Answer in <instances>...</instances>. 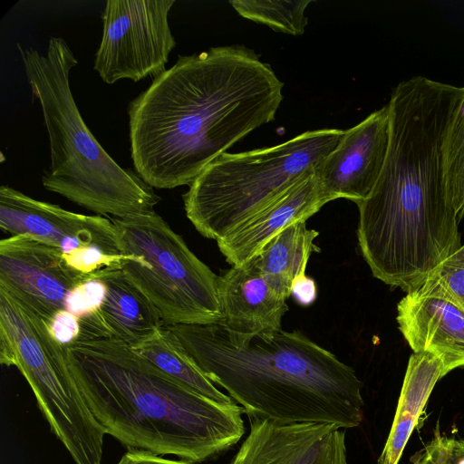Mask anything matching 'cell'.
Returning a JSON list of instances; mask_svg holds the SVG:
<instances>
[{
	"instance_id": "obj_1",
	"label": "cell",
	"mask_w": 464,
	"mask_h": 464,
	"mask_svg": "<svg viewBox=\"0 0 464 464\" xmlns=\"http://www.w3.org/2000/svg\"><path fill=\"white\" fill-rule=\"evenodd\" d=\"M284 83L239 44L179 56L129 104L136 173L155 188L190 185L215 159L274 121Z\"/></svg>"
},
{
	"instance_id": "obj_2",
	"label": "cell",
	"mask_w": 464,
	"mask_h": 464,
	"mask_svg": "<svg viewBox=\"0 0 464 464\" xmlns=\"http://www.w3.org/2000/svg\"><path fill=\"white\" fill-rule=\"evenodd\" d=\"M166 326L248 420L342 429L362 420L355 371L299 331L243 334L220 322Z\"/></svg>"
},
{
	"instance_id": "obj_3",
	"label": "cell",
	"mask_w": 464,
	"mask_h": 464,
	"mask_svg": "<svg viewBox=\"0 0 464 464\" xmlns=\"http://www.w3.org/2000/svg\"><path fill=\"white\" fill-rule=\"evenodd\" d=\"M80 392L95 420L128 449L199 463L245 434L243 409L193 391L111 339L79 338L67 347Z\"/></svg>"
},
{
	"instance_id": "obj_4",
	"label": "cell",
	"mask_w": 464,
	"mask_h": 464,
	"mask_svg": "<svg viewBox=\"0 0 464 464\" xmlns=\"http://www.w3.org/2000/svg\"><path fill=\"white\" fill-rule=\"evenodd\" d=\"M17 47L48 133L51 165L42 177L44 188L99 216L153 212L160 198L137 173L117 164L82 120L69 80L78 62L67 43L53 36L44 53Z\"/></svg>"
},
{
	"instance_id": "obj_5",
	"label": "cell",
	"mask_w": 464,
	"mask_h": 464,
	"mask_svg": "<svg viewBox=\"0 0 464 464\" xmlns=\"http://www.w3.org/2000/svg\"><path fill=\"white\" fill-rule=\"evenodd\" d=\"M343 133L309 130L272 147L221 154L183 195L187 218L203 237H226L314 169Z\"/></svg>"
},
{
	"instance_id": "obj_6",
	"label": "cell",
	"mask_w": 464,
	"mask_h": 464,
	"mask_svg": "<svg viewBox=\"0 0 464 464\" xmlns=\"http://www.w3.org/2000/svg\"><path fill=\"white\" fill-rule=\"evenodd\" d=\"M0 362L24 377L51 430L75 464H101L105 432L73 376L67 347L46 324L0 288Z\"/></svg>"
},
{
	"instance_id": "obj_7",
	"label": "cell",
	"mask_w": 464,
	"mask_h": 464,
	"mask_svg": "<svg viewBox=\"0 0 464 464\" xmlns=\"http://www.w3.org/2000/svg\"><path fill=\"white\" fill-rule=\"evenodd\" d=\"M121 270L150 299L165 325L219 322L218 276L155 211L112 219Z\"/></svg>"
},
{
	"instance_id": "obj_8",
	"label": "cell",
	"mask_w": 464,
	"mask_h": 464,
	"mask_svg": "<svg viewBox=\"0 0 464 464\" xmlns=\"http://www.w3.org/2000/svg\"><path fill=\"white\" fill-rule=\"evenodd\" d=\"M173 0H109L94 70L103 82H138L166 71L176 41L169 24Z\"/></svg>"
},
{
	"instance_id": "obj_9",
	"label": "cell",
	"mask_w": 464,
	"mask_h": 464,
	"mask_svg": "<svg viewBox=\"0 0 464 464\" xmlns=\"http://www.w3.org/2000/svg\"><path fill=\"white\" fill-rule=\"evenodd\" d=\"M0 228L10 236L30 237L59 249L67 264L84 275L103 267L108 255H121L112 220L71 212L4 185Z\"/></svg>"
},
{
	"instance_id": "obj_10",
	"label": "cell",
	"mask_w": 464,
	"mask_h": 464,
	"mask_svg": "<svg viewBox=\"0 0 464 464\" xmlns=\"http://www.w3.org/2000/svg\"><path fill=\"white\" fill-rule=\"evenodd\" d=\"M91 275L71 267L62 252L25 236L0 241V288L46 324L64 309L70 291Z\"/></svg>"
},
{
	"instance_id": "obj_11",
	"label": "cell",
	"mask_w": 464,
	"mask_h": 464,
	"mask_svg": "<svg viewBox=\"0 0 464 464\" xmlns=\"http://www.w3.org/2000/svg\"><path fill=\"white\" fill-rule=\"evenodd\" d=\"M390 133L388 104L344 130L336 147L315 168L328 202L346 198L358 204L369 197L385 163Z\"/></svg>"
},
{
	"instance_id": "obj_12",
	"label": "cell",
	"mask_w": 464,
	"mask_h": 464,
	"mask_svg": "<svg viewBox=\"0 0 464 464\" xmlns=\"http://www.w3.org/2000/svg\"><path fill=\"white\" fill-rule=\"evenodd\" d=\"M250 431L227 464H348L344 429L249 420Z\"/></svg>"
},
{
	"instance_id": "obj_13",
	"label": "cell",
	"mask_w": 464,
	"mask_h": 464,
	"mask_svg": "<svg viewBox=\"0 0 464 464\" xmlns=\"http://www.w3.org/2000/svg\"><path fill=\"white\" fill-rule=\"evenodd\" d=\"M218 295L219 322L231 332L255 334L282 329L291 293L251 258L218 276Z\"/></svg>"
},
{
	"instance_id": "obj_14",
	"label": "cell",
	"mask_w": 464,
	"mask_h": 464,
	"mask_svg": "<svg viewBox=\"0 0 464 464\" xmlns=\"http://www.w3.org/2000/svg\"><path fill=\"white\" fill-rule=\"evenodd\" d=\"M396 320L413 353L438 357L445 375L464 367V310L456 303L419 287L398 303Z\"/></svg>"
},
{
	"instance_id": "obj_15",
	"label": "cell",
	"mask_w": 464,
	"mask_h": 464,
	"mask_svg": "<svg viewBox=\"0 0 464 464\" xmlns=\"http://www.w3.org/2000/svg\"><path fill=\"white\" fill-rule=\"evenodd\" d=\"M326 203L314 169L228 236L217 241L218 249L231 266H241L285 227L305 222Z\"/></svg>"
},
{
	"instance_id": "obj_16",
	"label": "cell",
	"mask_w": 464,
	"mask_h": 464,
	"mask_svg": "<svg viewBox=\"0 0 464 464\" xmlns=\"http://www.w3.org/2000/svg\"><path fill=\"white\" fill-rule=\"evenodd\" d=\"M95 274L106 285V296L95 313L80 319V338L117 340L132 347L165 325L155 305L121 267Z\"/></svg>"
},
{
	"instance_id": "obj_17",
	"label": "cell",
	"mask_w": 464,
	"mask_h": 464,
	"mask_svg": "<svg viewBox=\"0 0 464 464\" xmlns=\"http://www.w3.org/2000/svg\"><path fill=\"white\" fill-rule=\"evenodd\" d=\"M440 360L430 353H413L409 359L398 404L377 464H399L437 382L444 377Z\"/></svg>"
},
{
	"instance_id": "obj_18",
	"label": "cell",
	"mask_w": 464,
	"mask_h": 464,
	"mask_svg": "<svg viewBox=\"0 0 464 464\" xmlns=\"http://www.w3.org/2000/svg\"><path fill=\"white\" fill-rule=\"evenodd\" d=\"M131 349L165 373L203 396L221 403L234 402L206 376L166 325Z\"/></svg>"
},
{
	"instance_id": "obj_19",
	"label": "cell",
	"mask_w": 464,
	"mask_h": 464,
	"mask_svg": "<svg viewBox=\"0 0 464 464\" xmlns=\"http://www.w3.org/2000/svg\"><path fill=\"white\" fill-rule=\"evenodd\" d=\"M318 231L307 228L305 222H296L274 237L254 257L259 267L277 280L291 293L295 279L305 275Z\"/></svg>"
},
{
	"instance_id": "obj_20",
	"label": "cell",
	"mask_w": 464,
	"mask_h": 464,
	"mask_svg": "<svg viewBox=\"0 0 464 464\" xmlns=\"http://www.w3.org/2000/svg\"><path fill=\"white\" fill-rule=\"evenodd\" d=\"M310 0H234L229 4L241 16L263 24L276 32L303 34L308 24L304 11Z\"/></svg>"
},
{
	"instance_id": "obj_21",
	"label": "cell",
	"mask_w": 464,
	"mask_h": 464,
	"mask_svg": "<svg viewBox=\"0 0 464 464\" xmlns=\"http://www.w3.org/2000/svg\"><path fill=\"white\" fill-rule=\"evenodd\" d=\"M420 288L443 295L464 310V244L443 260Z\"/></svg>"
},
{
	"instance_id": "obj_22",
	"label": "cell",
	"mask_w": 464,
	"mask_h": 464,
	"mask_svg": "<svg viewBox=\"0 0 464 464\" xmlns=\"http://www.w3.org/2000/svg\"><path fill=\"white\" fill-rule=\"evenodd\" d=\"M107 287L92 274L75 285L65 299L64 309L80 319L95 313L102 304Z\"/></svg>"
},
{
	"instance_id": "obj_23",
	"label": "cell",
	"mask_w": 464,
	"mask_h": 464,
	"mask_svg": "<svg viewBox=\"0 0 464 464\" xmlns=\"http://www.w3.org/2000/svg\"><path fill=\"white\" fill-rule=\"evenodd\" d=\"M52 336L63 346L68 347L81 336L78 317L66 311H58L46 324Z\"/></svg>"
},
{
	"instance_id": "obj_24",
	"label": "cell",
	"mask_w": 464,
	"mask_h": 464,
	"mask_svg": "<svg viewBox=\"0 0 464 464\" xmlns=\"http://www.w3.org/2000/svg\"><path fill=\"white\" fill-rule=\"evenodd\" d=\"M450 438L439 431L423 449L411 456L410 464H449Z\"/></svg>"
},
{
	"instance_id": "obj_25",
	"label": "cell",
	"mask_w": 464,
	"mask_h": 464,
	"mask_svg": "<svg viewBox=\"0 0 464 464\" xmlns=\"http://www.w3.org/2000/svg\"><path fill=\"white\" fill-rule=\"evenodd\" d=\"M446 163L464 165V96L448 137Z\"/></svg>"
},
{
	"instance_id": "obj_26",
	"label": "cell",
	"mask_w": 464,
	"mask_h": 464,
	"mask_svg": "<svg viewBox=\"0 0 464 464\" xmlns=\"http://www.w3.org/2000/svg\"><path fill=\"white\" fill-rule=\"evenodd\" d=\"M116 464H196L183 459H166L148 450L129 449Z\"/></svg>"
},
{
	"instance_id": "obj_27",
	"label": "cell",
	"mask_w": 464,
	"mask_h": 464,
	"mask_svg": "<svg viewBox=\"0 0 464 464\" xmlns=\"http://www.w3.org/2000/svg\"><path fill=\"white\" fill-rule=\"evenodd\" d=\"M291 295L299 304L310 305L317 296V287L314 280L306 275L297 277L292 284Z\"/></svg>"
},
{
	"instance_id": "obj_28",
	"label": "cell",
	"mask_w": 464,
	"mask_h": 464,
	"mask_svg": "<svg viewBox=\"0 0 464 464\" xmlns=\"http://www.w3.org/2000/svg\"><path fill=\"white\" fill-rule=\"evenodd\" d=\"M449 464H464V440L450 439Z\"/></svg>"
}]
</instances>
